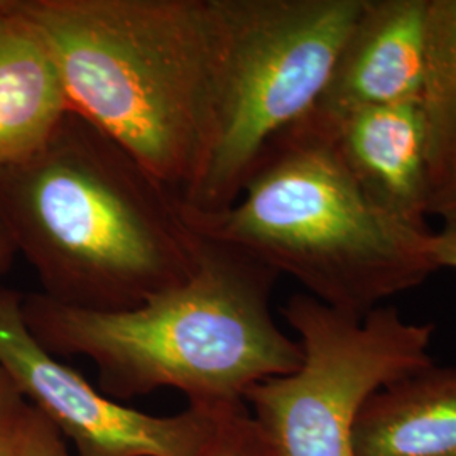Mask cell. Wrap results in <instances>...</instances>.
Masks as SVG:
<instances>
[{"mask_svg": "<svg viewBox=\"0 0 456 456\" xmlns=\"http://www.w3.org/2000/svg\"><path fill=\"white\" fill-rule=\"evenodd\" d=\"M429 216H438L443 222L444 220H455L456 218V186L453 190L443 193L433 200Z\"/></svg>", "mask_w": 456, "mask_h": 456, "instance_id": "18", "label": "cell"}, {"mask_svg": "<svg viewBox=\"0 0 456 456\" xmlns=\"http://www.w3.org/2000/svg\"><path fill=\"white\" fill-rule=\"evenodd\" d=\"M322 118L360 188L399 222L429 230L431 183L419 102Z\"/></svg>", "mask_w": 456, "mask_h": 456, "instance_id": "9", "label": "cell"}, {"mask_svg": "<svg viewBox=\"0 0 456 456\" xmlns=\"http://www.w3.org/2000/svg\"><path fill=\"white\" fill-rule=\"evenodd\" d=\"M200 456H279L247 404L227 409Z\"/></svg>", "mask_w": 456, "mask_h": 456, "instance_id": "13", "label": "cell"}, {"mask_svg": "<svg viewBox=\"0 0 456 456\" xmlns=\"http://www.w3.org/2000/svg\"><path fill=\"white\" fill-rule=\"evenodd\" d=\"M17 247L0 216V276L5 274L16 259Z\"/></svg>", "mask_w": 456, "mask_h": 456, "instance_id": "17", "label": "cell"}, {"mask_svg": "<svg viewBox=\"0 0 456 456\" xmlns=\"http://www.w3.org/2000/svg\"><path fill=\"white\" fill-rule=\"evenodd\" d=\"M0 216L39 293L77 310H132L186 282L198 262L180 195L73 110L36 154L0 171Z\"/></svg>", "mask_w": 456, "mask_h": 456, "instance_id": "1", "label": "cell"}, {"mask_svg": "<svg viewBox=\"0 0 456 456\" xmlns=\"http://www.w3.org/2000/svg\"><path fill=\"white\" fill-rule=\"evenodd\" d=\"M428 248L436 271L443 267L456 269V218L444 220L443 228L438 232L431 230Z\"/></svg>", "mask_w": 456, "mask_h": 456, "instance_id": "16", "label": "cell"}, {"mask_svg": "<svg viewBox=\"0 0 456 456\" xmlns=\"http://www.w3.org/2000/svg\"><path fill=\"white\" fill-rule=\"evenodd\" d=\"M365 0H207L205 120L191 213L228 208L262 151L310 112Z\"/></svg>", "mask_w": 456, "mask_h": 456, "instance_id": "5", "label": "cell"}, {"mask_svg": "<svg viewBox=\"0 0 456 456\" xmlns=\"http://www.w3.org/2000/svg\"><path fill=\"white\" fill-rule=\"evenodd\" d=\"M429 0H365L314 112L416 103L423 92Z\"/></svg>", "mask_w": 456, "mask_h": 456, "instance_id": "8", "label": "cell"}, {"mask_svg": "<svg viewBox=\"0 0 456 456\" xmlns=\"http://www.w3.org/2000/svg\"><path fill=\"white\" fill-rule=\"evenodd\" d=\"M354 448L357 456H456V367L431 363L372 394Z\"/></svg>", "mask_w": 456, "mask_h": 456, "instance_id": "11", "label": "cell"}, {"mask_svg": "<svg viewBox=\"0 0 456 456\" xmlns=\"http://www.w3.org/2000/svg\"><path fill=\"white\" fill-rule=\"evenodd\" d=\"M31 404L0 369V456H19Z\"/></svg>", "mask_w": 456, "mask_h": 456, "instance_id": "14", "label": "cell"}, {"mask_svg": "<svg viewBox=\"0 0 456 456\" xmlns=\"http://www.w3.org/2000/svg\"><path fill=\"white\" fill-rule=\"evenodd\" d=\"M282 316L301 345L293 374L250 387L245 404L279 456H357L354 429L365 401L431 365V323L379 306L367 314L331 308L296 293Z\"/></svg>", "mask_w": 456, "mask_h": 456, "instance_id": "6", "label": "cell"}, {"mask_svg": "<svg viewBox=\"0 0 456 456\" xmlns=\"http://www.w3.org/2000/svg\"><path fill=\"white\" fill-rule=\"evenodd\" d=\"M19 456H69L61 433L33 406L26 419Z\"/></svg>", "mask_w": 456, "mask_h": 456, "instance_id": "15", "label": "cell"}, {"mask_svg": "<svg viewBox=\"0 0 456 456\" xmlns=\"http://www.w3.org/2000/svg\"><path fill=\"white\" fill-rule=\"evenodd\" d=\"M22 296L0 289V369L63 438L75 443L77 455L200 456L230 408L188 406L175 416H154L124 406L34 338L24 322Z\"/></svg>", "mask_w": 456, "mask_h": 456, "instance_id": "7", "label": "cell"}, {"mask_svg": "<svg viewBox=\"0 0 456 456\" xmlns=\"http://www.w3.org/2000/svg\"><path fill=\"white\" fill-rule=\"evenodd\" d=\"M184 213L201 237L242 250L296 279L311 297L354 314L436 273L431 228L409 227L377 207L311 110L265 146L228 208Z\"/></svg>", "mask_w": 456, "mask_h": 456, "instance_id": "3", "label": "cell"}, {"mask_svg": "<svg viewBox=\"0 0 456 456\" xmlns=\"http://www.w3.org/2000/svg\"><path fill=\"white\" fill-rule=\"evenodd\" d=\"M426 34L419 109L433 203L456 186V0L428 2Z\"/></svg>", "mask_w": 456, "mask_h": 456, "instance_id": "12", "label": "cell"}, {"mask_svg": "<svg viewBox=\"0 0 456 456\" xmlns=\"http://www.w3.org/2000/svg\"><path fill=\"white\" fill-rule=\"evenodd\" d=\"M45 37L69 109L183 195L200 151L207 0H14Z\"/></svg>", "mask_w": 456, "mask_h": 456, "instance_id": "4", "label": "cell"}, {"mask_svg": "<svg viewBox=\"0 0 456 456\" xmlns=\"http://www.w3.org/2000/svg\"><path fill=\"white\" fill-rule=\"evenodd\" d=\"M69 110L45 37L14 0H0V171L36 154Z\"/></svg>", "mask_w": 456, "mask_h": 456, "instance_id": "10", "label": "cell"}, {"mask_svg": "<svg viewBox=\"0 0 456 456\" xmlns=\"http://www.w3.org/2000/svg\"><path fill=\"white\" fill-rule=\"evenodd\" d=\"M279 277L242 250L200 235L190 279L132 310H77L29 293L22 314L51 355L92 360L98 389L115 401L176 389L190 408L220 411L301 365V345L271 310Z\"/></svg>", "mask_w": 456, "mask_h": 456, "instance_id": "2", "label": "cell"}]
</instances>
